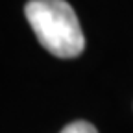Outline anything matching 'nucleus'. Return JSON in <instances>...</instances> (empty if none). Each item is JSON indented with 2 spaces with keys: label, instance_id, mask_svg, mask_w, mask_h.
Instances as JSON below:
<instances>
[{
  "label": "nucleus",
  "instance_id": "obj_1",
  "mask_svg": "<svg viewBox=\"0 0 133 133\" xmlns=\"http://www.w3.org/2000/svg\"><path fill=\"white\" fill-rule=\"evenodd\" d=\"M24 13L37 41L52 56L72 59L83 52L85 37L70 4L63 0H31L24 6Z\"/></svg>",
  "mask_w": 133,
  "mask_h": 133
},
{
  "label": "nucleus",
  "instance_id": "obj_2",
  "mask_svg": "<svg viewBox=\"0 0 133 133\" xmlns=\"http://www.w3.org/2000/svg\"><path fill=\"white\" fill-rule=\"evenodd\" d=\"M61 133H98V131H96V128L91 122L76 120V122H70L69 126H65L61 129Z\"/></svg>",
  "mask_w": 133,
  "mask_h": 133
}]
</instances>
